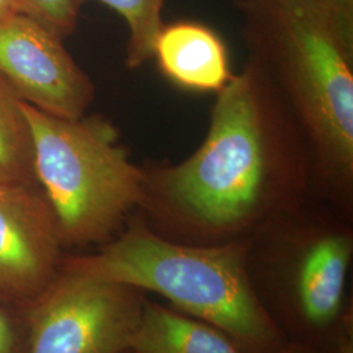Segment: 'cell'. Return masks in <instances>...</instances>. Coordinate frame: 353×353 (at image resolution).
Wrapping results in <instances>:
<instances>
[{
  "label": "cell",
  "mask_w": 353,
  "mask_h": 353,
  "mask_svg": "<svg viewBox=\"0 0 353 353\" xmlns=\"http://www.w3.org/2000/svg\"><path fill=\"white\" fill-rule=\"evenodd\" d=\"M141 168L138 214L160 236L191 245L250 240L316 198L310 145L250 59L216 93L207 135L194 153Z\"/></svg>",
  "instance_id": "6da1fadb"
},
{
  "label": "cell",
  "mask_w": 353,
  "mask_h": 353,
  "mask_svg": "<svg viewBox=\"0 0 353 353\" xmlns=\"http://www.w3.org/2000/svg\"><path fill=\"white\" fill-rule=\"evenodd\" d=\"M252 62L303 130L316 196L345 216L353 203V1L239 0Z\"/></svg>",
  "instance_id": "7a4b0ae2"
},
{
  "label": "cell",
  "mask_w": 353,
  "mask_h": 353,
  "mask_svg": "<svg viewBox=\"0 0 353 353\" xmlns=\"http://www.w3.org/2000/svg\"><path fill=\"white\" fill-rule=\"evenodd\" d=\"M64 249L39 186L0 183V300L30 307L58 276Z\"/></svg>",
  "instance_id": "ba28073f"
},
{
  "label": "cell",
  "mask_w": 353,
  "mask_h": 353,
  "mask_svg": "<svg viewBox=\"0 0 353 353\" xmlns=\"http://www.w3.org/2000/svg\"><path fill=\"white\" fill-rule=\"evenodd\" d=\"M0 76L21 101L65 119L85 115L96 94L63 39L24 13L0 14Z\"/></svg>",
  "instance_id": "52a82bcc"
},
{
  "label": "cell",
  "mask_w": 353,
  "mask_h": 353,
  "mask_svg": "<svg viewBox=\"0 0 353 353\" xmlns=\"http://www.w3.org/2000/svg\"><path fill=\"white\" fill-rule=\"evenodd\" d=\"M0 183L38 185L34 145L23 101L0 76Z\"/></svg>",
  "instance_id": "8fae6325"
},
{
  "label": "cell",
  "mask_w": 353,
  "mask_h": 353,
  "mask_svg": "<svg viewBox=\"0 0 353 353\" xmlns=\"http://www.w3.org/2000/svg\"><path fill=\"white\" fill-rule=\"evenodd\" d=\"M274 353H316V352H307L305 350H297V348H290V350H278L276 352Z\"/></svg>",
  "instance_id": "2e32d148"
},
{
  "label": "cell",
  "mask_w": 353,
  "mask_h": 353,
  "mask_svg": "<svg viewBox=\"0 0 353 353\" xmlns=\"http://www.w3.org/2000/svg\"><path fill=\"white\" fill-rule=\"evenodd\" d=\"M38 186L57 216L64 248L102 246L144 201V172L100 115L65 119L23 101Z\"/></svg>",
  "instance_id": "277c9868"
},
{
  "label": "cell",
  "mask_w": 353,
  "mask_h": 353,
  "mask_svg": "<svg viewBox=\"0 0 353 353\" xmlns=\"http://www.w3.org/2000/svg\"><path fill=\"white\" fill-rule=\"evenodd\" d=\"M10 12H19L14 0H0V14Z\"/></svg>",
  "instance_id": "9a60e30c"
},
{
  "label": "cell",
  "mask_w": 353,
  "mask_h": 353,
  "mask_svg": "<svg viewBox=\"0 0 353 353\" xmlns=\"http://www.w3.org/2000/svg\"><path fill=\"white\" fill-rule=\"evenodd\" d=\"M249 252L284 279L290 307L303 326L316 332L338 322L353 256L348 216L313 198L256 233Z\"/></svg>",
  "instance_id": "5b68a950"
},
{
  "label": "cell",
  "mask_w": 353,
  "mask_h": 353,
  "mask_svg": "<svg viewBox=\"0 0 353 353\" xmlns=\"http://www.w3.org/2000/svg\"><path fill=\"white\" fill-rule=\"evenodd\" d=\"M250 240L191 245L169 240L132 214L113 240L88 255L64 256L62 267L154 292L227 334L246 353H274L281 332L254 290Z\"/></svg>",
  "instance_id": "3957f363"
},
{
  "label": "cell",
  "mask_w": 353,
  "mask_h": 353,
  "mask_svg": "<svg viewBox=\"0 0 353 353\" xmlns=\"http://www.w3.org/2000/svg\"><path fill=\"white\" fill-rule=\"evenodd\" d=\"M130 353H246L227 334L145 299Z\"/></svg>",
  "instance_id": "30bf717a"
},
{
  "label": "cell",
  "mask_w": 353,
  "mask_h": 353,
  "mask_svg": "<svg viewBox=\"0 0 353 353\" xmlns=\"http://www.w3.org/2000/svg\"><path fill=\"white\" fill-rule=\"evenodd\" d=\"M26 309L0 300V353H28Z\"/></svg>",
  "instance_id": "5bb4252c"
},
{
  "label": "cell",
  "mask_w": 353,
  "mask_h": 353,
  "mask_svg": "<svg viewBox=\"0 0 353 353\" xmlns=\"http://www.w3.org/2000/svg\"><path fill=\"white\" fill-rule=\"evenodd\" d=\"M334 1H353V0H334Z\"/></svg>",
  "instance_id": "e0dca14e"
},
{
  "label": "cell",
  "mask_w": 353,
  "mask_h": 353,
  "mask_svg": "<svg viewBox=\"0 0 353 353\" xmlns=\"http://www.w3.org/2000/svg\"><path fill=\"white\" fill-rule=\"evenodd\" d=\"M79 4L87 0H77ZM118 13L126 23L128 39L126 65L138 70L153 58L159 32L164 26L163 10L166 0H97Z\"/></svg>",
  "instance_id": "7c38bea8"
},
{
  "label": "cell",
  "mask_w": 353,
  "mask_h": 353,
  "mask_svg": "<svg viewBox=\"0 0 353 353\" xmlns=\"http://www.w3.org/2000/svg\"><path fill=\"white\" fill-rule=\"evenodd\" d=\"M144 292L61 265L26 309L28 353H123L139 328Z\"/></svg>",
  "instance_id": "8992f818"
},
{
  "label": "cell",
  "mask_w": 353,
  "mask_h": 353,
  "mask_svg": "<svg viewBox=\"0 0 353 353\" xmlns=\"http://www.w3.org/2000/svg\"><path fill=\"white\" fill-rule=\"evenodd\" d=\"M123 353H130V352H128V351H126V352H123Z\"/></svg>",
  "instance_id": "ac0fdd59"
},
{
  "label": "cell",
  "mask_w": 353,
  "mask_h": 353,
  "mask_svg": "<svg viewBox=\"0 0 353 353\" xmlns=\"http://www.w3.org/2000/svg\"><path fill=\"white\" fill-rule=\"evenodd\" d=\"M17 11L48 28L55 36L70 37L77 24V0H14Z\"/></svg>",
  "instance_id": "4fadbf2b"
},
{
  "label": "cell",
  "mask_w": 353,
  "mask_h": 353,
  "mask_svg": "<svg viewBox=\"0 0 353 353\" xmlns=\"http://www.w3.org/2000/svg\"><path fill=\"white\" fill-rule=\"evenodd\" d=\"M161 74L190 92L219 93L232 79L225 42L214 29L195 21L164 24L153 58Z\"/></svg>",
  "instance_id": "9c48e42d"
}]
</instances>
